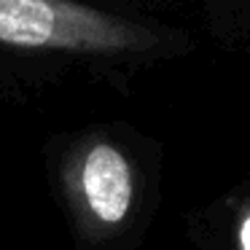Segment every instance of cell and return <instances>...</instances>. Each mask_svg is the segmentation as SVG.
I'll use <instances>...</instances> for the list:
<instances>
[{
    "label": "cell",
    "instance_id": "3",
    "mask_svg": "<svg viewBox=\"0 0 250 250\" xmlns=\"http://www.w3.org/2000/svg\"><path fill=\"white\" fill-rule=\"evenodd\" d=\"M234 248L250 250V196L237 207V218H234Z\"/></svg>",
    "mask_w": 250,
    "mask_h": 250
},
{
    "label": "cell",
    "instance_id": "1",
    "mask_svg": "<svg viewBox=\"0 0 250 250\" xmlns=\"http://www.w3.org/2000/svg\"><path fill=\"white\" fill-rule=\"evenodd\" d=\"M0 43L33 51L126 54L151 49L156 35L76 0H0Z\"/></svg>",
    "mask_w": 250,
    "mask_h": 250
},
{
    "label": "cell",
    "instance_id": "2",
    "mask_svg": "<svg viewBox=\"0 0 250 250\" xmlns=\"http://www.w3.org/2000/svg\"><path fill=\"white\" fill-rule=\"evenodd\" d=\"M62 188L86 237L119 231L135 207V167L129 156L105 137H89L67 153Z\"/></svg>",
    "mask_w": 250,
    "mask_h": 250
}]
</instances>
